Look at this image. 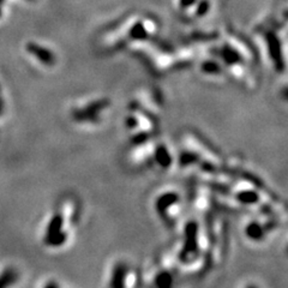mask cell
Returning a JSON list of instances; mask_svg holds the SVG:
<instances>
[{
    "instance_id": "obj_1",
    "label": "cell",
    "mask_w": 288,
    "mask_h": 288,
    "mask_svg": "<svg viewBox=\"0 0 288 288\" xmlns=\"http://www.w3.org/2000/svg\"><path fill=\"white\" fill-rule=\"evenodd\" d=\"M199 227L198 224L195 220H191V222L185 226L183 237V245H181L179 256V261L184 264H190L191 256L192 261H195L197 256L201 253V240H199Z\"/></svg>"
},
{
    "instance_id": "obj_2",
    "label": "cell",
    "mask_w": 288,
    "mask_h": 288,
    "mask_svg": "<svg viewBox=\"0 0 288 288\" xmlns=\"http://www.w3.org/2000/svg\"><path fill=\"white\" fill-rule=\"evenodd\" d=\"M66 222L70 224V220L66 221V218L62 212H55L47 225L43 242L49 247H60L65 245L68 239V231H66Z\"/></svg>"
},
{
    "instance_id": "obj_3",
    "label": "cell",
    "mask_w": 288,
    "mask_h": 288,
    "mask_svg": "<svg viewBox=\"0 0 288 288\" xmlns=\"http://www.w3.org/2000/svg\"><path fill=\"white\" fill-rule=\"evenodd\" d=\"M180 196L175 191H166L155 201V210L167 226L174 224L175 218L179 214Z\"/></svg>"
},
{
    "instance_id": "obj_4",
    "label": "cell",
    "mask_w": 288,
    "mask_h": 288,
    "mask_svg": "<svg viewBox=\"0 0 288 288\" xmlns=\"http://www.w3.org/2000/svg\"><path fill=\"white\" fill-rule=\"evenodd\" d=\"M126 262H117L109 274L108 288H127L132 270Z\"/></svg>"
},
{
    "instance_id": "obj_5",
    "label": "cell",
    "mask_w": 288,
    "mask_h": 288,
    "mask_svg": "<svg viewBox=\"0 0 288 288\" xmlns=\"http://www.w3.org/2000/svg\"><path fill=\"white\" fill-rule=\"evenodd\" d=\"M108 107L107 100H96V101L90 102L87 107L77 108L74 111V118L76 121H99V119L94 114L100 118V114L103 109Z\"/></svg>"
},
{
    "instance_id": "obj_6",
    "label": "cell",
    "mask_w": 288,
    "mask_h": 288,
    "mask_svg": "<svg viewBox=\"0 0 288 288\" xmlns=\"http://www.w3.org/2000/svg\"><path fill=\"white\" fill-rule=\"evenodd\" d=\"M153 158H154L155 165L159 166L161 170H168L173 162V156L165 144H160L156 147Z\"/></svg>"
},
{
    "instance_id": "obj_7",
    "label": "cell",
    "mask_w": 288,
    "mask_h": 288,
    "mask_svg": "<svg viewBox=\"0 0 288 288\" xmlns=\"http://www.w3.org/2000/svg\"><path fill=\"white\" fill-rule=\"evenodd\" d=\"M153 286L154 288H175V276L173 271L167 268H162L155 274Z\"/></svg>"
},
{
    "instance_id": "obj_8",
    "label": "cell",
    "mask_w": 288,
    "mask_h": 288,
    "mask_svg": "<svg viewBox=\"0 0 288 288\" xmlns=\"http://www.w3.org/2000/svg\"><path fill=\"white\" fill-rule=\"evenodd\" d=\"M268 228L262 225V222L251 221L245 227V234L252 242H262L268 234Z\"/></svg>"
},
{
    "instance_id": "obj_9",
    "label": "cell",
    "mask_w": 288,
    "mask_h": 288,
    "mask_svg": "<svg viewBox=\"0 0 288 288\" xmlns=\"http://www.w3.org/2000/svg\"><path fill=\"white\" fill-rule=\"evenodd\" d=\"M30 52L33 53L34 55H36L37 59L42 62V64L51 65L55 64V55L49 51V49L43 48L41 46H35V45H30Z\"/></svg>"
},
{
    "instance_id": "obj_10",
    "label": "cell",
    "mask_w": 288,
    "mask_h": 288,
    "mask_svg": "<svg viewBox=\"0 0 288 288\" xmlns=\"http://www.w3.org/2000/svg\"><path fill=\"white\" fill-rule=\"evenodd\" d=\"M18 280V273L14 268H6L0 274V288H10Z\"/></svg>"
},
{
    "instance_id": "obj_11",
    "label": "cell",
    "mask_w": 288,
    "mask_h": 288,
    "mask_svg": "<svg viewBox=\"0 0 288 288\" xmlns=\"http://www.w3.org/2000/svg\"><path fill=\"white\" fill-rule=\"evenodd\" d=\"M198 0H179V10L185 12L191 8H195Z\"/></svg>"
},
{
    "instance_id": "obj_12",
    "label": "cell",
    "mask_w": 288,
    "mask_h": 288,
    "mask_svg": "<svg viewBox=\"0 0 288 288\" xmlns=\"http://www.w3.org/2000/svg\"><path fill=\"white\" fill-rule=\"evenodd\" d=\"M43 288H60V286H59V283L55 282V281H49V282H47L45 284V287Z\"/></svg>"
},
{
    "instance_id": "obj_13",
    "label": "cell",
    "mask_w": 288,
    "mask_h": 288,
    "mask_svg": "<svg viewBox=\"0 0 288 288\" xmlns=\"http://www.w3.org/2000/svg\"><path fill=\"white\" fill-rule=\"evenodd\" d=\"M245 288H259V287L256 286V284H247Z\"/></svg>"
}]
</instances>
